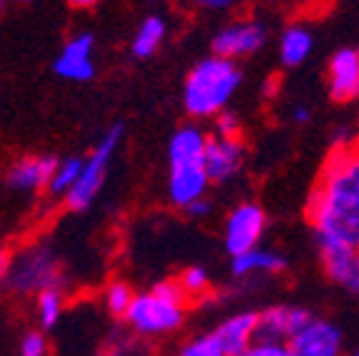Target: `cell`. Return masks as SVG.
<instances>
[{"label":"cell","instance_id":"obj_1","mask_svg":"<svg viewBox=\"0 0 359 356\" xmlns=\"http://www.w3.org/2000/svg\"><path fill=\"white\" fill-rule=\"evenodd\" d=\"M309 222L320 249H359V150L334 147L309 197Z\"/></svg>","mask_w":359,"mask_h":356},{"label":"cell","instance_id":"obj_2","mask_svg":"<svg viewBox=\"0 0 359 356\" xmlns=\"http://www.w3.org/2000/svg\"><path fill=\"white\" fill-rule=\"evenodd\" d=\"M242 83V73L235 60L210 55L190 70L182 88V105L192 117H217L227 110L232 95Z\"/></svg>","mask_w":359,"mask_h":356},{"label":"cell","instance_id":"obj_3","mask_svg":"<svg viewBox=\"0 0 359 356\" xmlns=\"http://www.w3.org/2000/svg\"><path fill=\"white\" fill-rule=\"evenodd\" d=\"M185 292L180 282L165 279L155 284L150 292L135 294L130 312L125 314L130 329L142 336L172 334L185 322Z\"/></svg>","mask_w":359,"mask_h":356},{"label":"cell","instance_id":"obj_4","mask_svg":"<svg viewBox=\"0 0 359 356\" xmlns=\"http://www.w3.org/2000/svg\"><path fill=\"white\" fill-rule=\"evenodd\" d=\"M60 282L57 256L48 247L35 245L11 256L6 274V287L13 294H40Z\"/></svg>","mask_w":359,"mask_h":356},{"label":"cell","instance_id":"obj_5","mask_svg":"<svg viewBox=\"0 0 359 356\" xmlns=\"http://www.w3.org/2000/svg\"><path fill=\"white\" fill-rule=\"evenodd\" d=\"M120 128H112L102 135V139L97 142V147L90 152V157L85 160L83 172H80L75 187L65 195V202L70 210H85L90 202L95 200L97 192H100L102 182H105L107 165H110V157L115 155L120 145Z\"/></svg>","mask_w":359,"mask_h":356},{"label":"cell","instance_id":"obj_6","mask_svg":"<svg viewBox=\"0 0 359 356\" xmlns=\"http://www.w3.org/2000/svg\"><path fill=\"white\" fill-rule=\"evenodd\" d=\"M264 229H267L264 210L252 202H245V205L235 207L224 222V247L232 256L257 249L264 237Z\"/></svg>","mask_w":359,"mask_h":356},{"label":"cell","instance_id":"obj_7","mask_svg":"<svg viewBox=\"0 0 359 356\" xmlns=\"http://www.w3.org/2000/svg\"><path fill=\"white\" fill-rule=\"evenodd\" d=\"M267 43V28L259 20H237L224 25L212 40L215 55L235 60V57H247L259 53Z\"/></svg>","mask_w":359,"mask_h":356},{"label":"cell","instance_id":"obj_8","mask_svg":"<svg viewBox=\"0 0 359 356\" xmlns=\"http://www.w3.org/2000/svg\"><path fill=\"white\" fill-rule=\"evenodd\" d=\"M294 356H339L342 354V331L327 319L312 317L290 344Z\"/></svg>","mask_w":359,"mask_h":356},{"label":"cell","instance_id":"obj_9","mask_svg":"<svg viewBox=\"0 0 359 356\" xmlns=\"http://www.w3.org/2000/svg\"><path fill=\"white\" fill-rule=\"evenodd\" d=\"M245 165V145L240 137H215L208 139L205 152V170L212 182H230L240 174Z\"/></svg>","mask_w":359,"mask_h":356},{"label":"cell","instance_id":"obj_10","mask_svg":"<svg viewBox=\"0 0 359 356\" xmlns=\"http://www.w3.org/2000/svg\"><path fill=\"white\" fill-rule=\"evenodd\" d=\"M312 319V314L299 306H269L259 314L257 341H275L290 344V339Z\"/></svg>","mask_w":359,"mask_h":356},{"label":"cell","instance_id":"obj_11","mask_svg":"<svg viewBox=\"0 0 359 356\" xmlns=\"http://www.w3.org/2000/svg\"><path fill=\"white\" fill-rule=\"evenodd\" d=\"M327 85H330L332 100L352 102L359 97V50L357 48H342L330 60L327 70Z\"/></svg>","mask_w":359,"mask_h":356},{"label":"cell","instance_id":"obj_12","mask_svg":"<svg viewBox=\"0 0 359 356\" xmlns=\"http://www.w3.org/2000/svg\"><path fill=\"white\" fill-rule=\"evenodd\" d=\"M210 174L205 165H187V167H170L168 192L175 207L190 210L195 202L205 200L210 187Z\"/></svg>","mask_w":359,"mask_h":356},{"label":"cell","instance_id":"obj_13","mask_svg":"<svg viewBox=\"0 0 359 356\" xmlns=\"http://www.w3.org/2000/svg\"><path fill=\"white\" fill-rule=\"evenodd\" d=\"M93 50H95V40H93V35H88V33L75 35L73 40H67L60 57L55 60V73L65 80H78V83L90 80L93 75H95Z\"/></svg>","mask_w":359,"mask_h":356},{"label":"cell","instance_id":"obj_14","mask_svg":"<svg viewBox=\"0 0 359 356\" xmlns=\"http://www.w3.org/2000/svg\"><path fill=\"white\" fill-rule=\"evenodd\" d=\"M257 324H259V314L257 312H242L235 317L224 319L212 334L219 341L227 356H237L252 346L257 341Z\"/></svg>","mask_w":359,"mask_h":356},{"label":"cell","instance_id":"obj_15","mask_svg":"<svg viewBox=\"0 0 359 356\" xmlns=\"http://www.w3.org/2000/svg\"><path fill=\"white\" fill-rule=\"evenodd\" d=\"M208 135L195 125H185L170 137L168 160L170 167H187V165H205L208 152Z\"/></svg>","mask_w":359,"mask_h":356},{"label":"cell","instance_id":"obj_16","mask_svg":"<svg viewBox=\"0 0 359 356\" xmlns=\"http://www.w3.org/2000/svg\"><path fill=\"white\" fill-rule=\"evenodd\" d=\"M325 272L332 282L344 287L352 294H359V249L352 247H325L320 249Z\"/></svg>","mask_w":359,"mask_h":356},{"label":"cell","instance_id":"obj_17","mask_svg":"<svg viewBox=\"0 0 359 356\" xmlns=\"http://www.w3.org/2000/svg\"><path fill=\"white\" fill-rule=\"evenodd\" d=\"M57 162L50 157H22L8 172L11 187L22 189V192H35V189L50 187L53 172H55Z\"/></svg>","mask_w":359,"mask_h":356},{"label":"cell","instance_id":"obj_18","mask_svg":"<svg viewBox=\"0 0 359 356\" xmlns=\"http://www.w3.org/2000/svg\"><path fill=\"white\" fill-rule=\"evenodd\" d=\"M282 269H285V256L272 249H262V247L232 256V274L240 279L257 277V274H277Z\"/></svg>","mask_w":359,"mask_h":356},{"label":"cell","instance_id":"obj_19","mask_svg":"<svg viewBox=\"0 0 359 356\" xmlns=\"http://www.w3.org/2000/svg\"><path fill=\"white\" fill-rule=\"evenodd\" d=\"M314 48V35L307 25H290L285 33L280 35V60L287 67H297L312 55Z\"/></svg>","mask_w":359,"mask_h":356},{"label":"cell","instance_id":"obj_20","mask_svg":"<svg viewBox=\"0 0 359 356\" xmlns=\"http://www.w3.org/2000/svg\"><path fill=\"white\" fill-rule=\"evenodd\" d=\"M168 35V25L160 15H150L140 22V28L133 38V55L135 57H150L152 53L163 45Z\"/></svg>","mask_w":359,"mask_h":356},{"label":"cell","instance_id":"obj_21","mask_svg":"<svg viewBox=\"0 0 359 356\" xmlns=\"http://www.w3.org/2000/svg\"><path fill=\"white\" fill-rule=\"evenodd\" d=\"M62 306H65V296H62V292L57 287L40 292L38 299H35V317H38L40 327L43 329L55 327L62 317Z\"/></svg>","mask_w":359,"mask_h":356},{"label":"cell","instance_id":"obj_22","mask_svg":"<svg viewBox=\"0 0 359 356\" xmlns=\"http://www.w3.org/2000/svg\"><path fill=\"white\" fill-rule=\"evenodd\" d=\"M83 165L85 162L80 160V157H65L62 162H57V167L50 179V192H55V195H67V192L75 187V182H78L80 172H83Z\"/></svg>","mask_w":359,"mask_h":356},{"label":"cell","instance_id":"obj_23","mask_svg":"<svg viewBox=\"0 0 359 356\" xmlns=\"http://www.w3.org/2000/svg\"><path fill=\"white\" fill-rule=\"evenodd\" d=\"M135 301V292L125 282H112L105 289V306L112 317H125Z\"/></svg>","mask_w":359,"mask_h":356},{"label":"cell","instance_id":"obj_24","mask_svg":"<svg viewBox=\"0 0 359 356\" xmlns=\"http://www.w3.org/2000/svg\"><path fill=\"white\" fill-rule=\"evenodd\" d=\"M180 287L185 292V296H202L210 289V277L202 267H190L180 274Z\"/></svg>","mask_w":359,"mask_h":356},{"label":"cell","instance_id":"obj_25","mask_svg":"<svg viewBox=\"0 0 359 356\" xmlns=\"http://www.w3.org/2000/svg\"><path fill=\"white\" fill-rule=\"evenodd\" d=\"M180 356H227V351L219 346V341L215 339V334L197 336V339L187 341L180 351Z\"/></svg>","mask_w":359,"mask_h":356},{"label":"cell","instance_id":"obj_26","mask_svg":"<svg viewBox=\"0 0 359 356\" xmlns=\"http://www.w3.org/2000/svg\"><path fill=\"white\" fill-rule=\"evenodd\" d=\"M237 356H294L287 344H275V341H255Z\"/></svg>","mask_w":359,"mask_h":356},{"label":"cell","instance_id":"obj_27","mask_svg":"<svg viewBox=\"0 0 359 356\" xmlns=\"http://www.w3.org/2000/svg\"><path fill=\"white\" fill-rule=\"evenodd\" d=\"M20 356H48V339L43 331H28L22 336Z\"/></svg>","mask_w":359,"mask_h":356},{"label":"cell","instance_id":"obj_28","mask_svg":"<svg viewBox=\"0 0 359 356\" xmlns=\"http://www.w3.org/2000/svg\"><path fill=\"white\" fill-rule=\"evenodd\" d=\"M215 135L219 137H240V117L235 112H219L215 123Z\"/></svg>","mask_w":359,"mask_h":356},{"label":"cell","instance_id":"obj_29","mask_svg":"<svg viewBox=\"0 0 359 356\" xmlns=\"http://www.w3.org/2000/svg\"><path fill=\"white\" fill-rule=\"evenodd\" d=\"M190 3L195 8H200V11L222 13V11H232V8H235L240 0H190Z\"/></svg>","mask_w":359,"mask_h":356},{"label":"cell","instance_id":"obj_30","mask_svg":"<svg viewBox=\"0 0 359 356\" xmlns=\"http://www.w3.org/2000/svg\"><path fill=\"white\" fill-rule=\"evenodd\" d=\"M309 117H312V110H309V105H304V102L292 107V120H294V123L304 125V123H309Z\"/></svg>","mask_w":359,"mask_h":356},{"label":"cell","instance_id":"obj_31","mask_svg":"<svg viewBox=\"0 0 359 356\" xmlns=\"http://www.w3.org/2000/svg\"><path fill=\"white\" fill-rule=\"evenodd\" d=\"M210 210H212V205H210V200H208V197H205V200L195 202V205H192L187 212H190L192 217H208V214H210Z\"/></svg>","mask_w":359,"mask_h":356},{"label":"cell","instance_id":"obj_32","mask_svg":"<svg viewBox=\"0 0 359 356\" xmlns=\"http://www.w3.org/2000/svg\"><path fill=\"white\" fill-rule=\"evenodd\" d=\"M8 264H11V254L6 249H0V284H6Z\"/></svg>","mask_w":359,"mask_h":356},{"label":"cell","instance_id":"obj_33","mask_svg":"<svg viewBox=\"0 0 359 356\" xmlns=\"http://www.w3.org/2000/svg\"><path fill=\"white\" fill-rule=\"evenodd\" d=\"M75 8H88V6H95L97 0H70Z\"/></svg>","mask_w":359,"mask_h":356},{"label":"cell","instance_id":"obj_34","mask_svg":"<svg viewBox=\"0 0 359 356\" xmlns=\"http://www.w3.org/2000/svg\"><path fill=\"white\" fill-rule=\"evenodd\" d=\"M3 8H6V0H0V11H3Z\"/></svg>","mask_w":359,"mask_h":356},{"label":"cell","instance_id":"obj_35","mask_svg":"<svg viewBox=\"0 0 359 356\" xmlns=\"http://www.w3.org/2000/svg\"><path fill=\"white\" fill-rule=\"evenodd\" d=\"M352 356H359V349H357V351H352Z\"/></svg>","mask_w":359,"mask_h":356}]
</instances>
